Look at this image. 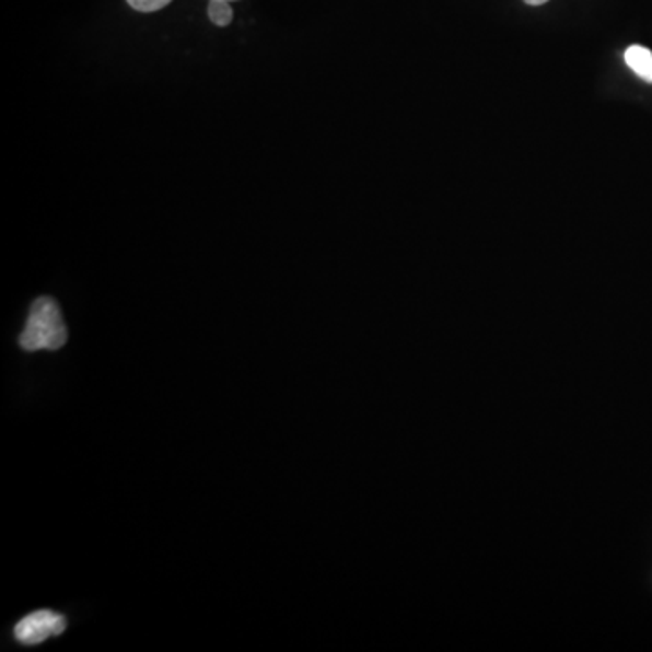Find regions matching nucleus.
<instances>
[{
    "label": "nucleus",
    "mask_w": 652,
    "mask_h": 652,
    "mask_svg": "<svg viewBox=\"0 0 652 652\" xmlns=\"http://www.w3.org/2000/svg\"><path fill=\"white\" fill-rule=\"evenodd\" d=\"M66 342H68V328L57 301L48 295L33 301L26 328L19 337V345L26 352H37V350H58Z\"/></svg>",
    "instance_id": "nucleus-1"
},
{
    "label": "nucleus",
    "mask_w": 652,
    "mask_h": 652,
    "mask_svg": "<svg viewBox=\"0 0 652 652\" xmlns=\"http://www.w3.org/2000/svg\"><path fill=\"white\" fill-rule=\"evenodd\" d=\"M209 19L217 26H229L232 22L231 2H226V0H211L209 2Z\"/></svg>",
    "instance_id": "nucleus-4"
},
{
    "label": "nucleus",
    "mask_w": 652,
    "mask_h": 652,
    "mask_svg": "<svg viewBox=\"0 0 652 652\" xmlns=\"http://www.w3.org/2000/svg\"><path fill=\"white\" fill-rule=\"evenodd\" d=\"M226 2H234V0H226Z\"/></svg>",
    "instance_id": "nucleus-7"
},
{
    "label": "nucleus",
    "mask_w": 652,
    "mask_h": 652,
    "mask_svg": "<svg viewBox=\"0 0 652 652\" xmlns=\"http://www.w3.org/2000/svg\"><path fill=\"white\" fill-rule=\"evenodd\" d=\"M626 62L640 79L652 84V51L643 46H631L626 51Z\"/></svg>",
    "instance_id": "nucleus-3"
},
{
    "label": "nucleus",
    "mask_w": 652,
    "mask_h": 652,
    "mask_svg": "<svg viewBox=\"0 0 652 652\" xmlns=\"http://www.w3.org/2000/svg\"><path fill=\"white\" fill-rule=\"evenodd\" d=\"M68 621L62 615L54 610H37L32 615L24 616L15 626L16 642L22 645H38L51 637H58L66 631Z\"/></svg>",
    "instance_id": "nucleus-2"
},
{
    "label": "nucleus",
    "mask_w": 652,
    "mask_h": 652,
    "mask_svg": "<svg viewBox=\"0 0 652 652\" xmlns=\"http://www.w3.org/2000/svg\"><path fill=\"white\" fill-rule=\"evenodd\" d=\"M171 2L173 0H127V4L131 5L132 10L140 11V13H153V11L162 10Z\"/></svg>",
    "instance_id": "nucleus-5"
},
{
    "label": "nucleus",
    "mask_w": 652,
    "mask_h": 652,
    "mask_svg": "<svg viewBox=\"0 0 652 652\" xmlns=\"http://www.w3.org/2000/svg\"><path fill=\"white\" fill-rule=\"evenodd\" d=\"M524 2L529 5H543L546 4V2H549V0H524Z\"/></svg>",
    "instance_id": "nucleus-6"
}]
</instances>
